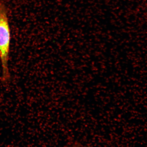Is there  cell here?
Returning a JSON list of instances; mask_svg holds the SVG:
<instances>
[{
  "label": "cell",
  "instance_id": "2",
  "mask_svg": "<svg viewBox=\"0 0 147 147\" xmlns=\"http://www.w3.org/2000/svg\"><path fill=\"white\" fill-rule=\"evenodd\" d=\"M68 147H90L88 146H85V145H82V144H75L70 145Z\"/></svg>",
  "mask_w": 147,
  "mask_h": 147
},
{
  "label": "cell",
  "instance_id": "1",
  "mask_svg": "<svg viewBox=\"0 0 147 147\" xmlns=\"http://www.w3.org/2000/svg\"><path fill=\"white\" fill-rule=\"evenodd\" d=\"M10 41V29L7 9L4 4L0 2V61L2 82L4 83L9 82L10 79L9 68Z\"/></svg>",
  "mask_w": 147,
  "mask_h": 147
}]
</instances>
